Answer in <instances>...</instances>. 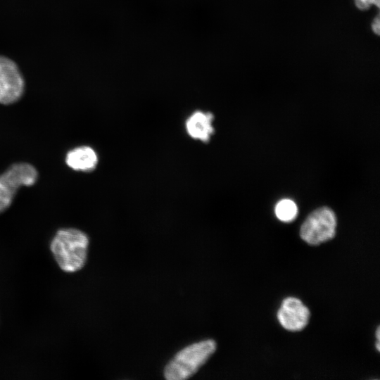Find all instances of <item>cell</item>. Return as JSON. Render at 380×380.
<instances>
[{"label":"cell","mask_w":380,"mask_h":380,"mask_svg":"<svg viewBox=\"0 0 380 380\" xmlns=\"http://www.w3.org/2000/svg\"><path fill=\"white\" fill-rule=\"evenodd\" d=\"M277 217L284 222L294 220L298 214V208L296 203L288 198L279 201L275 206Z\"/></svg>","instance_id":"obj_9"},{"label":"cell","mask_w":380,"mask_h":380,"mask_svg":"<svg viewBox=\"0 0 380 380\" xmlns=\"http://www.w3.org/2000/svg\"><path fill=\"white\" fill-rule=\"evenodd\" d=\"M37 175L36 169L25 163L14 164L0 175V213L10 206L18 189L34 184Z\"/></svg>","instance_id":"obj_4"},{"label":"cell","mask_w":380,"mask_h":380,"mask_svg":"<svg viewBox=\"0 0 380 380\" xmlns=\"http://www.w3.org/2000/svg\"><path fill=\"white\" fill-rule=\"evenodd\" d=\"M310 312L308 308L296 297H287L277 312V319L285 329L290 331L303 330L308 324Z\"/></svg>","instance_id":"obj_6"},{"label":"cell","mask_w":380,"mask_h":380,"mask_svg":"<svg viewBox=\"0 0 380 380\" xmlns=\"http://www.w3.org/2000/svg\"><path fill=\"white\" fill-rule=\"evenodd\" d=\"M25 81L18 65L11 59L0 56V103L8 105L22 96Z\"/></svg>","instance_id":"obj_5"},{"label":"cell","mask_w":380,"mask_h":380,"mask_svg":"<svg viewBox=\"0 0 380 380\" xmlns=\"http://www.w3.org/2000/svg\"><path fill=\"white\" fill-rule=\"evenodd\" d=\"M376 347L377 350L379 351L380 350V344H379V341H380V339H379L380 329H379V327H377V329H376Z\"/></svg>","instance_id":"obj_12"},{"label":"cell","mask_w":380,"mask_h":380,"mask_svg":"<svg viewBox=\"0 0 380 380\" xmlns=\"http://www.w3.org/2000/svg\"><path fill=\"white\" fill-rule=\"evenodd\" d=\"M356 7L361 11H366L374 5L379 8V0H354Z\"/></svg>","instance_id":"obj_10"},{"label":"cell","mask_w":380,"mask_h":380,"mask_svg":"<svg viewBox=\"0 0 380 380\" xmlns=\"http://www.w3.org/2000/svg\"><path fill=\"white\" fill-rule=\"evenodd\" d=\"M89 238L83 232L73 228L57 232L51 243V251L58 266L64 272H74L86 263Z\"/></svg>","instance_id":"obj_1"},{"label":"cell","mask_w":380,"mask_h":380,"mask_svg":"<svg viewBox=\"0 0 380 380\" xmlns=\"http://www.w3.org/2000/svg\"><path fill=\"white\" fill-rule=\"evenodd\" d=\"M65 160L67 165L74 170L87 172L96 167L99 158L92 148L82 146L70 151Z\"/></svg>","instance_id":"obj_8"},{"label":"cell","mask_w":380,"mask_h":380,"mask_svg":"<svg viewBox=\"0 0 380 380\" xmlns=\"http://www.w3.org/2000/svg\"><path fill=\"white\" fill-rule=\"evenodd\" d=\"M216 348V342L213 339L203 340L185 347L165 366V378L167 380L190 378L207 362Z\"/></svg>","instance_id":"obj_2"},{"label":"cell","mask_w":380,"mask_h":380,"mask_svg":"<svg viewBox=\"0 0 380 380\" xmlns=\"http://www.w3.org/2000/svg\"><path fill=\"white\" fill-rule=\"evenodd\" d=\"M379 14L373 19L372 23V30L377 35L379 34Z\"/></svg>","instance_id":"obj_11"},{"label":"cell","mask_w":380,"mask_h":380,"mask_svg":"<svg viewBox=\"0 0 380 380\" xmlns=\"http://www.w3.org/2000/svg\"><path fill=\"white\" fill-rule=\"evenodd\" d=\"M213 120L214 115L212 113L195 110L185 121L186 132L195 140L208 142L215 132Z\"/></svg>","instance_id":"obj_7"},{"label":"cell","mask_w":380,"mask_h":380,"mask_svg":"<svg viewBox=\"0 0 380 380\" xmlns=\"http://www.w3.org/2000/svg\"><path fill=\"white\" fill-rule=\"evenodd\" d=\"M336 217L328 207L312 212L300 229V238L307 243L317 246L332 239L336 234Z\"/></svg>","instance_id":"obj_3"}]
</instances>
